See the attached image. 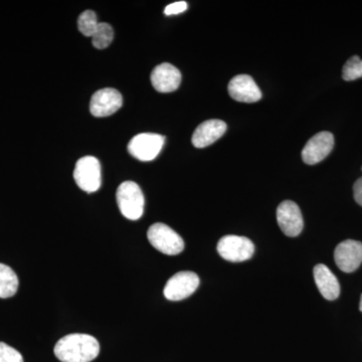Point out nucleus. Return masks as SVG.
I'll use <instances>...</instances> for the list:
<instances>
[{
	"mask_svg": "<svg viewBox=\"0 0 362 362\" xmlns=\"http://www.w3.org/2000/svg\"><path fill=\"white\" fill-rule=\"evenodd\" d=\"M54 352L62 362H90L99 356L100 344L89 334L74 333L61 338Z\"/></svg>",
	"mask_w": 362,
	"mask_h": 362,
	"instance_id": "obj_1",
	"label": "nucleus"
},
{
	"mask_svg": "<svg viewBox=\"0 0 362 362\" xmlns=\"http://www.w3.org/2000/svg\"><path fill=\"white\" fill-rule=\"evenodd\" d=\"M117 202L121 214L130 221L143 216L145 199L141 188L134 181H124L117 189Z\"/></svg>",
	"mask_w": 362,
	"mask_h": 362,
	"instance_id": "obj_2",
	"label": "nucleus"
},
{
	"mask_svg": "<svg viewBox=\"0 0 362 362\" xmlns=\"http://www.w3.org/2000/svg\"><path fill=\"white\" fill-rule=\"evenodd\" d=\"M147 238L152 247L168 256H175L185 250L182 238L170 226L162 223H156L150 226Z\"/></svg>",
	"mask_w": 362,
	"mask_h": 362,
	"instance_id": "obj_3",
	"label": "nucleus"
},
{
	"mask_svg": "<svg viewBox=\"0 0 362 362\" xmlns=\"http://www.w3.org/2000/svg\"><path fill=\"white\" fill-rule=\"evenodd\" d=\"M74 178L81 189L92 194L102 185L101 164L94 156H85L78 159L74 170Z\"/></svg>",
	"mask_w": 362,
	"mask_h": 362,
	"instance_id": "obj_4",
	"label": "nucleus"
},
{
	"mask_svg": "<svg viewBox=\"0 0 362 362\" xmlns=\"http://www.w3.org/2000/svg\"><path fill=\"white\" fill-rule=\"evenodd\" d=\"M165 138L156 133H141L133 137L128 152L140 161H151L160 153Z\"/></svg>",
	"mask_w": 362,
	"mask_h": 362,
	"instance_id": "obj_5",
	"label": "nucleus"
},
{
	"mask_svg": "<svg viewBox=\"0 0 362 362\" xmlns=\"http://www.w3.org/2000/svg\"><path fill=\"white\" fill-rule=\"evenodd\" d=\"M218 252L221 258L233 263L247 261L252 258L255 246L251 240L239 235H226L218 244Z\"/></svg>",
	"mask_w": 362,
	"mask_h": 362,
	"instance_id": "obj_6",
	"label": "nucleus"
},
{
	"mask_svg": "<svg viewBox=\"0 0 362 362\" xmlns=\"http://www.w3.org/2000/svg\"><path fill=\"white\" fill-rule=\"evenodd\" d=\"M199 286V276L194 272H180L169 279L166 283L163 291L164 296L170 301H180L194 294Z\"/></svg>",
	"mask_w": 362,
	"mask_h": 362,
	"instance_id": "obj_7",
	"label": "nucleus"
},
{
	"mask_svg": "<svg viewBox=\"0 0 362 362\" xmlns=\"http://www.w3.org/2000/svg\"><path fill=\"white\" fill-rule=\"evenodd\" d=\"M334 147V136L332 133L323 131L317 133L307 142L302 150V159L308 165H314L324 160Z\"/></svg>",
	"mask_w": 362,
	"mask_h": 362,
	"instance_id": "obj_8",
	"label": "nucleus"
},
{
	"mask_svg": "<svg viewBox=\"0 0 362 362\" xmlns=\"http://www.w3.org/2000/svg\"><path fill=\"white\" fill-rule=\"evenodd\" d=\"M277 221L287 237H297L303 230L304 221L300 207L294 202L285 201L277 209Z\"/></svg>",
	"mask_w": 362,
	"mask_h": 362,
	"instance_id": "obj_9",
	"label": "nucleus"
},
{
	"mask_svg": "<svg viewBox=\"0 0 362 362\" xmlns=\"http://www.w3.org/2000/svg\"><path fill=\"white\" fill-rule=\"evenodd\" d=\"M121 93L112 88L97 90L90 99V111L95 117H108L122 107Z\"/></svg>",
	"mask_w": 362,
	"mask_h": 362,
	"instance_id": "obj_10",
	"label": "nucleus"
},
{
	"mask_svg": "<svg viewBox=\"0 0 362 362\" xmlns=\"http://www.w3.org/2000/svg\"><path fill=\"white\" fill-rule=\"evenodd\" d=\"M335 263L344 273H352L362 263V243L346 240L340 243L334 252Z\"/></svg>",
	"mask_w": 362,
	"mask_h": 362,
	"instance_id": "obj_11",
	"label": "nucleus"
},
{
	"mask_svg": "<svg viewBox=\"0 0 362 362\" xmlns=\"http://www.w3.org/2000/svg\"><path fill=\"white\" fill-rule=\"evenodd\" d=\"M228 90L233 100L242 103H255L262 98L261 90L251 76H235L228 83Z\"/></svg>",
	"mask_w": 362,
	"mask_h": 362,
	"instance_id": "obj_12",
	"label": "nucleus"
},
{
	"mask_svg": "<svg viewBox=\"0 0 362 362\" xmlns=\"http://www.w3.org/2000/svg\"><path fill=\"white\" fill-rule=\"evenodd\" d=\"M154 89L160 93H171L177 90L181 83V74L171 64L163 63L154 68L151 73Z\"/></svg>",
	"mask_w": 362,
	"mask_h": 362,
	"instance_id": "obj_13",
	"label": "nucleus"
},
{
	"mask_svg": "<svg viewBox=\"0 0 362 362\" xmlns=\"http://www.w3.org/2000/svg\"><path fill=\"white\" fill-rule=\"evenodd\" d=\"M226 131V124L223 121L218 119L207 120L197 126L192 135V144L197 148H204L218 141Z\"/></svg>",
	"mask_w": 362,
	"mask_h": 362,
	"instance_id": "obj_14",
	"label": "nucleus"
},
{
	"mask_svg": "<svg viewBox=\"0 0 362 362\" xmlns=\"http://www.w3.org/2000/svg\"><path fill=\"white\" fill-rule=\"evenodd\" d=\"M313 274L317 288L326 300L333 301L339 297V282L337 276L329 270L327 266L319 264L314 268Z\"/></svg>",
	"mask_w": 362,
	"mask_h": 362,
	"instance_id": "obj_15",
	"label": "nucleus"
},
{
	"mask_svg": "<svg viewBox=\"0 0 362 362\" xmlns=\"http://www.w3.org/2000/svg\"><path fill=\"white\" fill-rule=\"evenodd\" d=\"M18 289V278L11 267L0 264V298L6 299L16 295Z\"/></svg>",
	"mask_w": 362,
	"mask_h": 362,
	"instance_id": "obj_16",
	"label": "nucleus"
},
{
	"mask_svg": "<svg viewBox=\"0 0 362 362\" xmlns=\"http://www.w3.org/2000/svg\"><path fill=\"white\" fill-rule=\"evenodd\" d=\"M113 28L107 23H100L96 32L92 35L93 45L98 49H104L108 47L113 42Z\"/></svg>",
	"mask_w": 362,
	"mask_h": 362,
	"instance_id": "obj_17",
	"label": "nucleus"
},
{
	"mask_svg": "<svg viewBox=\"0 0 362 362\" xmlns=\"http://www.w3.org/2000/svg\"><path fill=\"white\" fill-rule=\"evenodd\" d=\"M99 21L97 20L96 13L92 11H86L81 14L78 21V30L85 35L90 37L96 32Z\"/></svg>",
	"mask_w": 362,
	"mask_h": 362,
	"instance_id": "obj_18",
	"label": "nucleus"
},
{
	"mask_svg": "<svg viewBox=\"0 0 362 362\" xmlns=\"http://www.w3.org/2000/svg\"><path fill=\"white\" fill-rule=\"evenodd\" d=\"M342 78L345 81H354L362 78V59L358 56L347 59L343 66Z\"/></svg>",
	"mask_w": 362,
	"mask_h": 362,
	"instance_id": "obj_19",
	"label": "nucleus"
},
{
	"mask_svg": "<svg viewBox=\"0 0 362 362\" xmlns=\"http://www.w3.org/2000/svg\"><path fill=\"white\" fill-rule=\"evenodd\" d=\"M0 362H23V357L13 347L0 342Z\"/></svg>",
	"mask_w": 362,
	"mask_h": 362,
	"instance_id": "obj_20",
	"label": "nucleus"
},
{
	"mask_svg": "<svg viewBox=\"0 0 362 362\" xmlns=\"http://www.w3.org/2000/svg\"><path fill=\"white\" fill-rule=\"evenodd\" d=\"M187 4L185 1H177L173 2V4H169L164 9V13L166 16H175V14L182 13L183 11H187Z\"/></svg>",
	"mask_w": 362,
	"mask_h": 362,
	"instance_id": "obj_21",
	"label": "nucleus"
},
{
	"mask_svg": "<svg viewBox=\"0 0 362 362\" xmlns=\"http://www.w3.org/2000/svg\"><path fill=\"white\" fill-rule=\"evenodd\" d=\"M354 197L357 204H358L359 206H362V177L358 178V180H357L356 182H354Z\"/></svg>",
	"mask_w": 362,
	"mask_h": 362,
	"instance_id": "obj_22",
	"label": "nucleus"
},
{
	"mask_svg": "<svg viewBox=\"0 0 362 362\" xmlns=\"http://www.w3.org/2000/svg\"><path fill=\"white\" fill-rule=\"evenodd\" d=\"M359 309H361V311L362 312V295L361 298V304H359Z\"/></svg>",
	"mask_w": 362,
	"mask_h": 362,
	"instance_id": "obj_23",
	"label": "nucleus"
}]
</instances>
